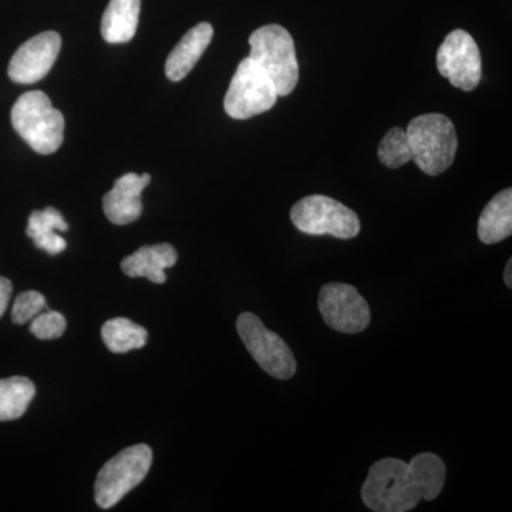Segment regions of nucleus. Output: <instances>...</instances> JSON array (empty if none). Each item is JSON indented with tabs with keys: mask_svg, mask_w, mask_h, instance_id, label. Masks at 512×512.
Here are the masks:
<instances>
[{
	"mask_svg": "<svg viewBox=\"0 0 512 512\" xmlns=\"http://www.w3.org/2000/svg\"><path fill=\"white\" fill-rule=\"evenodd\" d=\"M447 468L437 454L421 453L410 463L383 458L370 467L362 500L375 512H407L421 500L433 501L443 491Z\"/></svg>",
	"mask_w": 512,
	"mask_h": 512,
	"instance_id": "1",
	"label": "nucleus"
},
{
	"mask_svg": "<svg viewBox=\"0 0 512 512\" xmlns=\"http://www.w3.org/2000/svg\"><path fill=\"white\" fill-rule=\"evenodd\" d=\"M12 124L30 148L39 154H53L64 138V117L53 107L47 94L36 90L22 94L12 109Z\"/></svg>",
	"mask_w": 512,
	"mask_h": 512,
	"instance_id": "2",
	"label": "nucleus"
},
{
	"mask_svg": "<svg viewBox=\"0 0 512 512\" xmlns=\"http://www.w3.org/2000/svg\"><path fill=\"white\" fill-rule=\"evenodd\" d=\"M412 148V161L427 175L444 173L456 157V128L443 114H423L406 128Z\"/></svg>",
	"mask_w": 512,
	"mask_h": 512,
	"instance_id": "3",
	"label": "nucleus"
},
{
	"mask_svg": "<svg viewBox=\"0 0 512 512\" xmlns=\"http://www.w3.org/2000/svg\"><path fill=\"white\" fill-rule=\"evenodd\" d=\"M254 60L274 83L278 96H288L299 80V64L291 33L279 25H266L256 29L249 37Z\"/></svg>",
	"mask_w": 512,
	"mask_h": 512,
	"instance_id": "4",
	"label": "nucleus"
},
{
	"mask_svg": "<svg viewBox=\"0 0 512 512\" xmlns=\"http://www.w3.org/2000/svg\"><path fill=\"white\" fill-rule=\"evenodd\" d=\"M153 464V451L147 444L124 448L101 468L94 484L96 503L109 510L133 488L143 483Z\"/></svg>",
	"mask_w": 512,
	"mask_h": 512,
	"instance_id": "5",
	"label": "nucleus"
},
{
	"mask_svg": "<svg viewBox=\"0 0 512 512\" xmlns=\"http://www.w3.org/2000/svg\"><path fill=\"white\" fill-rule=\"evenodd\" d=\"M291 220L303 234L316 237L332 235L352 239L360 232L356 212L325 195H309L296 202L291 210Z\"/></svg>",
	"mask_w": 512,
	"mask_h": 512,
	"instance_id": "6",
	"label": "nucleus"
},
{
	"mask_svg": "<svg viewBox=\"0 0 512 512\" xmlns=\"http://www.w3.org/2000/svg\"><path fill=\"white\" fill-rule=\"evenodd\" d=\"M278 93L274 83L254 60H242L232 77L224 109L235 120H248L275 106Z\"/></svg>",
	"mask_w": 512,
	"mask_h": 512,
	"instance_id": "7",
	"label": "nucleus"
},
{
	"mask_svg": "<svg viewBox=\"0 0 512 512\" xmlns=\"http://www.w3.org/2000/svg\"><path fill=\"white\" fill-rule=\"evenodd\" d=\"M239 338L256 363L269 376L288 380L296 373V360L281 336L269 330L254 313H241L237 320Z\"/></svg>",
	"mask_w": 512,
	"mask_h": 512,
	"instance_id": "8",
	"label": "nucleus"
},
{
	"mask_svg": "<svg viewBox=\"0 0 512 512\" xmlns=\"http://www.w3.org/2000/svg\"><path fill=\"white\" fill-rule=\"evenodd\" d=\"M437 69L448 82L464 92H473L483 77V63L476 40L466 30H453L437 52Z\"/></svg>",
	"mask_w": 512,
	"mask_h": 512,
	"instance_id": "9",
	"label": "nucleus"
},
{
	"mask_svg": "<svg viewBox=\"0 0 512 512\" xmlns=\"http://www.w3.org/2000/svg\"><path fill=\"white\" fill-rule=\"evenodd\" d=\"M319 311L326 325L336 332H363L370 325L372 313L366 299L355 286L328 284L319 293Z\"/></svg>",
	"mask_w": 512,
	"mask_h": 512,
	"instance_id": "10",
	"label": "nucleus"
},
{
	"mask_svg": "<svg viewBox=\"0 0 512 512\" xmlns=\"http://www.w3.org/2000/svg\"><path fill=\"white\" fill-rule=\"evenodd\" d=\"M62 47L56 32H43L19 47L9 63V77L15 83L33 84L46 77L55 64Z\"/></svg>",
	"mask_w": 512,
	"mask_h": 512,
	"instance_id": "11",
	"label": "nucleus"
},
{
	"mask_svg": "<svg viewBox=\"0 0 512 512\" xmlns=\"http://www.w3.org/2000/svg\"><path fill=\"white\" fill-rule=\"evenodd\" d=\"M150 174L127 173L114 181L113 190L103 198V210L110 222L127 225L143 214L141 192L150 184Z\"/></svg>",
	"mask_w": 512,
	"mask_h": 512,
	"instance_id": "12",
	"label": "nucleus"
},
{
	"mask_svg": "<svg viewBox=\"0 0 512 512\" xmlns=\"http://www.w3.org/2000/svg\"><path fill=\"white\" fill-rule=\"evenodd\" d=\"M214 29L210 23H200L185 33L165 62V76L171 82H180L194 69L195 64L210 46Z\"/></svg>",
	"mask_w": 512,
	"mask_h": 512,
	"instance_id": "13",
	"label": "nucleus"
},
{
	"mask_svg": "<svg viewBox=\"0 0 512 512\" xmlns=\"http://www.w3.org/2000/svg\"><path fill=\"white\" fill-rule=\"evenodd\" d=\"M177 259L173 245H147L124 258L121 269L130 278H147L154 284H164L167 281L165 269L173 268Z\"/></svg>",
	"mask_w": 512,
	"mask_h": 512,
	"instance_id": "14",
	"label": "nucleus"
},
{
	"mask_svg": "<svg viewBox=\"0 0 512 512\" xmlns=\"http://www.w3.org/2000/svg\"><path fill=\"white\" fill-rule=\"evenodd\" d=\"M141 0H110L101 19V35L107 43H127L136 36Z\"/></svg>",
	"mask_w": 512,
	"mask_h": 512,
	"instance_id": "15",
	"label": "nucleus"
},
{
	"mask_svg": "<svg viewBox=\"0 0 512 512\" xmlns=\"http://www.w3.org/2000/svg\"><path fill=\"white\" fill-rule=\"evenodd\" d=\"M512 234V190L498 192L478 220V238L487 245L498 244Z\"/></svg>",
	"mask_w": 512,
	"mask_h": 512,
	"instance_id": "16",
	"label": "nucleus"
},
{
	"mask_svg": "<svg viewBox=\"0 0 512 512\" xmlns=\"http://www.w3.org/2000/svg\"><path fill=\"white\" fill-rule=\"evenodd\" d=\"M69 225L56 208L47 207L43 211H33L30 214L26 234L33 239L36 248L50 255H57L67 247L66 239L56 234V231H67Z\"/></svg>",
	"mask_w": 512,
	"mask_h": 512,
	"instance_id": "17",
	"label": "nucleus"
},
{
	"mask_svg": "<svg viewBox=\"0 0 512 512\" xmlns=\"http://www.w3.org/2000/svg\"><path fill=\"white\" fill-rule=\"evenodd\" d=\"M35 394V384L28 377L0 379V421L20 419Z\"/></svg>",
	"mask_w": 512,
	"mask_h": 512,
	"instance_id": "18",
	"label": "nucleus"
},
{
	"mask_svg": "<svg viewBox=\"0 0 512 512\" xmlns=\"http://www.w3.org/2000/svg\"><path fill=\"white\" fill-rule=\"evenodd\" d=\"M101 338L113 353H127L146 346L148 332L126 318L107 320L101 328Z\"/></svg>",
	"mask_w": 512,
	"mask_h": 512,
	"instance_id": "19",
	"label": "nucleus"
},
{
	"mask_svg": "<svg viewBox=\"0 0 512 512\" xmlns=\"http://www.w3.org/2000/svg\"><path fill=\"white\" fill-rule=\"evenodd\" d=\"M379 160L389 168H399L412 161V148L404 128L394 127L387 131L379 144Z\"/></svg>",
	"mask_w": 512,
	"mask_h": 512,
	"instance_id": "20",
	"label": "nucleus"
},
{
	"mask_svg": "<svg viewBox=\"0 0 512 512\" xmlns=\"http://www.w3.org/2000/svg\"><path fill=\"white\" fill-rule=\"evenodd\" d=\"M46 308V298L37 291L20 293L12 309V320L16 325H25Z\"/></svg>",
	"mask_w": 512,
	"mask_h": 512,
	"instance_id": "21",
	"label": "nucleus"
},
{
	"mask_svg": "<svg viewBox=\"0 0 512 512\" xmlns=\"http://www.w3.org/2000/svg\"><path fill=\"white\" fill-rule=\"evenodd\" d=\"M66 325V319H64L62 313L49 311L39 313L36 318H33L32 325H30V332H32L37 339H59L62 338L64 330H66Z\"/></svg>",
	"mask_w": 512,
	"mask_h": 512,
	"instance_id": "22",
	"label": "nucleus"
},
{
	"mask_svg": "<svg viewBox=\"0 0 512 512\" xmlns=\"http://www.w3.org/2000/svg\"><path fill=\"white\" fill-rule=\"evenodd\" d=\"M13 286L9 279L0 276V318L8 309L10 298H12Z\"/></svg>",
	"mask_w": 512,
	"mask_h": 512,
	"instance_id": "23",
	"label": "nucleus"
},
{
	"mask_svg": "<svg viewBox=\"0 0 512 512\" xmlns=\"http://www.w3.org/2000/svg\"><path fill=\"white\" fill-rule=\"evenodd\" d=\"M504 282L508 288H512V261H508L507 268H505L504 272Z\"/></svg>",
	"mask_w": 512,
	"mask_h": 512,
	"instance_id": "24",
	"label": "nucleus"
}]
</instances>
